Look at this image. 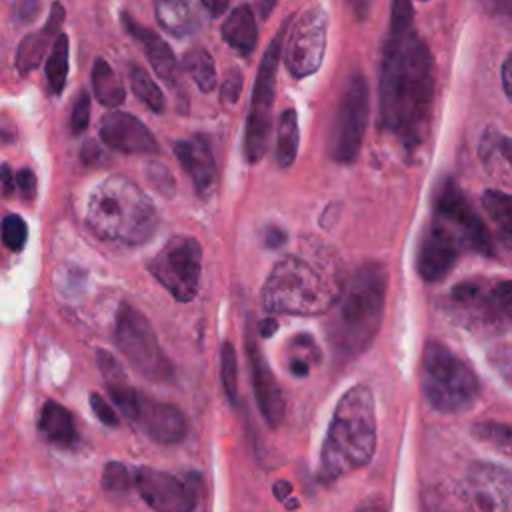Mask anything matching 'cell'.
<instances>
[{
    "mask_svg": "<svg viewBox=\"0 0 512 512\" xmlns=\"http://www.w3.org/2000/svg\"><path fill=\"white\" fill-rule=\"evenodd\" d=\"M434 88V56L414 28V6L396 0L382 50L378 124L406 150L418 148L428 134Z\"/></svg>",
    "mask_w": 512,
    "mask_h": 512,
    "instance_id": "1",
    "label": "cell"
},
{
    "mask_svg": "<svg viewBox=\"0 0 512 512\" xmlns=\"http://www.w3.org/2000/svg\"><path fill=\"white\" fill-rule=\"evenodd\" d=\"M386 268L378 262L362 264L336 304L334 318L326 324L328 342L340 358H356L376 338L386 302Z\"/></svg>",
    "mask_w": 512,
    "mask_h": 512,
    "instance_id": "2",
    "label": "cell"
},
{
    "mask_svg": "<svg viewBox=\"0 0 512 512\" xmlns=\"http://www.w3.org/2000/svg\"><path fill=\"white\" fill-rule=\"evenodd\" d=\"M376 450V408L372 390L352 386L338 400L322 448L320 474L336 480L366 466Z\"/></svg>",
    "mask_w": 512,
    "mask_h": 512,
    "instance_id": "3",
    "label": "cell"
},
{
    "mask_svg": "<svg viewBox=\"0 0 512 512\" xmlns=\"http://www.w3.org/2000/svg\"><path fill=\"white\" fill-rule=\"evenodd\" d=\"M342 292L334 268H326L318 258L288 256L270 270L262 286V304L268 312L314 316L338 304Z\"/></svg>",
    "mask_w": 512,
    "mask_h": 512,
    "instance_id": "4",
    "label": "cell"
},
{
    "mask_svg": "<svg viewBox=\"0 0 512 512\" xmlns=\"http://www.w3.org/2000/svg\"><path fill=\"white\" fill-rule=\"evenodd\" d=\"M86 222L104 240L136 246L156 232L158 212L136 182L110 176L90 192Z\"/></svg>",
    "mask_w": 512,
    "mask_h": 512,
    "instance_id": "5",
    "label": "cell"
},
{
    "mask_svg": "<svg viewBox=\"0 0 512 512\" xmlns=\"http://www.w3.org/2000/svg\"><path fill=\"white\" fill-rule=\"evenodd\" d=\"M420 384L426 402L440 414L464 412L480 396L476 372L456 352L436 340L424 348Z\"/></svg>",
    "mask_w": 512,
    "mask_h": 512,
    "instance_id": "6",
    "label": "cell"
},
{
    "mask_svg": "<svg viewBox=\"0 0 512 512\" xmlns=\"http://www.w3.org/2000/svg\"><path fill=\"white\" fill-rule=\"evenodd\" d=\"M114 344L140 376L154 382L172 380V364L162 352L150 320L126 302L116 312Z\"/></svg>",
    "mask_w": 512,
    "mask_h": 512,
    "instance_id": "7",
    "label": "cell"
},
{
    "mask_svg": "<svg viewBox=\"0 0 512 512\" xmlns=\"http://www.w3.org/2000/svg\"><path fill=\"white\" fill-rule=\"evenodd\" d=\"M290 24L292 22L286 20L276 32V36L270 40L256 72L250 110L246 118V130H244V156L250 164L260 162L268 148L270 126H272V106H274V94H276V72H278L280 54H282L284 34H286V28H290Z\"/></svg>",
    "mask_w": 512,
    "mask_h": 512,
    "instance_id": "8",
    "label": "cell"
},
{
    "mask_svg": "<svg viewBox=\"0 0 512 512\" xmlns=\"http://www.w3.org/2000/svg\"><path fill=\"white\" fill-rule=\"evenodd\" d=\"M368 124V86L362 72H352L340 94L330 130V158L340 164L356 160Z\"/></svg>",
    "mask_w": 512,
    "mask_h": 512,
    "instance_id": "9",
    "label": "cell"
},
{
    "mask_svg": "<svg viewBox=\"0 0 512 512\" xmlns=\"http://www.w3.org/2000/svg\"><path fill=\"white\" fill-rule=\"evenodd\" d=\"M202 248L192 236H172L148 262L150 274L180 302H190L198 292Z\"/></svg>",
    "mask_w": 512,
    "mask_h": 512,
    "instance_id": "10",
    "label": "cell"
},
{
    "mask_svg": "<svg viewBox=\"0 0 512 512\" xmlns=\"http://www.w3.org/2000/svg\"><path fill=\"white\" fill-rule=\"evenodd\" d=\"M434 218H438L454 232L464 250H472L482 256H494V242L484 220L470 206L464 192L452 178H446L436 190Z\"/></svg>",
    "mask_w": 512,
    "mask_h": 512,
    "instance_id": "11",
    "label": "cell"
},
{
    "mask_svg": "<svg viewBox=\"0 0 512 512\" xmlns=\"http://www.w3.org/2000/svg\"><path fill=\"white\" fill-rule=\"evenodd\" d=\"M456 502L464 512H512V470L474 462L456 488Z\"/></svg>",
    "mask_w": 512,
    "mask_h": 512,
    "instance_id": "12",
    "label": "cell"
},
{
    "mask_svg": "<svg viewBox=\"0 0 512 512\" xmlns=\"http://www.w3.org/2000/svg\"><path fill=\"white\" fill-rule=\"evenodd\" d=\"M328 18L322 6L304 10L292 24L284 44V62L290 74L302 78L314 74L324 58Z\"/></svg>",
    "mask_w": 512,
    "mask_h": 512,
    "instance_id": "13",
    "label": "cell"
},
{
    "mask_svg": "<svg viewBox=\"0 0 512 512\" xmlns=\"http://www.w3.org/2000/svg\"><path fill=\"white\" fill-rule=\"evenodd\" d=\"M194 480L196 476L182 480L148 466L138 468L134 474L138 494L156 512H194L200 494V484H194Z\"/></svg>",
    "mask_w": 512,
    "mask_h": 512,
    "instance_id": "14",
    "label": "cell"
},
{
    "mask_svg": "<svg viewBox=\"0 0 512 512\" xmlns=\"http://www.w3.org/2000/svg\"><path fill=\"white\" fill-rule=\"evenodd\" d=\"M450 314L470 330L500 332L506 326L494 296V284L468 280L460 282L448 294Z\"/></svg>",
    "mask_w": 512,
    "mask_h": 512,
    "instance_id": "15",
    "label": "cell"
},
{
    "mask_svg": "<svg viewBox=\"0 0 512 512\" xmlns=\"http://www.w3.org/2000/svg\"><path fill=\"white\" fill-rule=\"evenodd\" d=\"M464 246L454 236V232L442 224L438 218H432L426 232L422 234L418 254H416V270L426 282L444 280L458 262Z\"/></svg>",
    "mask_w": 512,
    "mask_h": 512,
    "instance_id": "16",
    "label": "cell"
},
{
    "mask_svg": "<svg viewBox=\"0 0 512 512\" xmlns=\"http://www.w3.org/2000/svg\"><path fill=\"white\" fill-rule=\"evenodd\" d=\"M98 134L106 146L118 152L156 154L160 150L150 128L128 112H120V110L106 112L100 118Z\"/></svg>",
    "mask_w": 512,
    "mask_h": 512,
    "instance_id": "17",
    "label": "cell"
},
{
    "mask_svg": "<svg viewBox=\"0 0 512 512\" xmlns=\"http://www.w3.org/2000/svg\"><path fill=\"white\" fill-rule=\"evenodd\" d=\"M246 350H248L252 384H254V394H256L260 414L270 428H278L284 418V410H286V400H284L282 388L250 332L246 336Z\"/></svg>",
    "mask_w": 512,
    "mask_h": 512,
    "instance_id": "18",
    "label": "cell"
},
{
    "mask_svg": "<svg viewBox=\"0 0 512 512\" xmlns=\"http://www.w3.org/2000/svg\"><path fill=\"white\" fill-rule=\"evenodd\" d=\"M174 154L190 176L200 198H210L218 184V168L208 140L202 134L178 140L174 144Z\"/></svg>",
    "mask_w": 512,
    "mask_h": 512,
    "instance_id": "19",
    "label": "cell"
},
{
    "mask_svg": "<svg viewBox=\"0 0 512 512\" xmlns=\"http://www.w3.org/2000/svg\"><path fill=\"white\" fill-rule=\"evenodd\" d=\"M136 424L160 444H176L186 436V418L174 404L140 394Z\"/></svg>",
    "mask_w": 512,
    "mask_h": 512,
    "instance_id": "20",
    "label": "cell"
},
{
    "mask_svg": "<svg viewBox=\"0 0 512 512\" xmlns=\"http://www.w3.org/2000/svg\"><path fill=\"white\" fill-rule=\"evenodd\" d=\"M478 160L484 172L504 188L512 190V136L490 126L478 140Z\"/></svg>",
    "mask_w": 512,
    "mask_h": 512,
    "instance_id": "21",
    "label": "cell"
},
{
    "mask_svg": "<svg viewBox=\"0 0 512 512\" xmlns=\"http://www.w3.org/2000/svg\"><path fill=\"white\" fill-rule=\"evenodd\" d=\"M120 20H122L126 32H128L132 38H136V40L144 46V52H146V56H148V60H150L154 72H156L162 80H166L168 84H172V86L178 84L180 72H182V64H178V60H176V56L172 54L170 46H168L156 32H152L150 28H144L142 24H138L130 14L122 12Z\"/></svg>",
    "mask_w": 512,
    "mask_h": 512,
    "instance_id": "22",
    "label": "cell"
},
{
    "mask_svg": "<svg viewBox=\"0 0 512 512\" xmlns=\"http://www.w3.org/2000/svg\"><path fill=\"white\" fill-rule=\"evenodd\" d=\"M64 22V8L60 4H52L50 8V16L44 22V26L36 32H30L28 36L22 38V42L18 44V52H16V70L20 74H28L34 68H38V64L42 62L48 46L56 42V38L60 36L58 30Z\"/></svg>",
    "mask_w": 512,
    "mask_h": 512,
    "instance_id": "23",
    "label": "cell"
},
{
    "mask_svg": "<svg viewBox=\"0 0 512 512\" xmlns=\"http://www.w3.org/2000/svg\"><path fill=\"white\" fill-rule=\"evenodd\" d=\"M38 428L48 442L60 448H72L78 442L72 414L54 400L44 402L38 418Z\"/></svg>",
    "mask_w": 512,
    "mask_h": 512,
    "instance_id": "24",
    "label": "cell"
},
{
    "mask_svg": "<svg viewBox=\"0 0 512 512\" xmlns=\"http://www.w3.org/2000/svg\"><path fill=\"white\" fill-rule=\"evenodd\" d=\"M222 38L240 54H250L258 42L256 18L250 6H236L222 24Z\"/></svg>",
    "mask_w": 512,
    "mask_h": 512,
    "instance_id": "25",
    "label": "cell"
},
{
    "mask_svg": "<svg viewBox=\"0 0 512 512\" xmlns=\"http://www.w3.org/2000/svg\"><path fill=\"white\" fill-rule=\"evenodd\" d=\"M154 10H156L158 24L174 36H188L200 26L198 16L188 2H180V0L158 2Z\"/></svg>",
    "mask_w": 512,
    "mask_h": 512,
    "instance_id": "26",
    "label": "cell"
},
{
    "mask_svg": "<svg viewBox=\"0 0 512 512\" xmlns=\"http://www.w3.org/2000/svg\"><path fill=\"white\" fill-rule=\"evenodd\" d=\"M92 88L96 100L108 108H116L126 100L124 84L104 58H96L92 64Z\"/></svg>",
    "mask_w": 512,
    "mask_h": 512,
    "instance_id": "27",
    "label": "cell"
},
{
    "mask_svg": "<svg viewBox=\"0 0 512 512\" xmlns=\"http://www.w3.org/2000/svg\"><path fill=\"white\" fill-rule=\"evenodd\" d=\"M300 144V128H298V116L294 108H286L278 120V130H276V164L280 168L292 166L296 152Z\"/></svg>",
    "mask_w": 512,
    "mask_h": 512,
    "instance_id": "28",
    "label": "cell"
},
{
    "mask_svg": "<svg viewBox=\"0 0 512 512\" xmlns=\"http://www.w3.org/2000/svg\"><path fill=\"white\" fill-rule=\"evenodd\" d=\"M482 206L488 218L494 222L504 244L512 250V192L486 190L482 194Z\"/></svg>",
    "mask_w": 512,
    "mask_h": 512,
    "instance_id": "29",
    "label": "cell"
},
{
    "mask_svg": "<svg viewBox=\"0 0 512 512\" xmlns=\"http://www.w3.org/2000/svg\"><path fill=\"white\" fill-rule=\"evenodd\" d=\"M182 68L192 76V80L202 92H210L216 86L214 58L204 46L188 48L182 56Z\"/></svg>",
    "mask_w": 512,
    "mask_h": 512,
    "instance_id": "30",
    "label": "cell"
},
{
    "mask_svg": "<svg viewBox=\"0 0 512 512\" xmlns=\"http://www.w3.org/2000/svg\"><path fill=\"white\" fill-rule=\"evenodd\" d=\"M472 436L480 444L494 450L496 454L512 458V424L494 422V420L476 422L472 426Z\"/></svg>",
    "mask_w": 512,
    "mask_h": 512,
    "instance_id": "31",
    "label": "cell"
},
{
    "mask_svg": "<svg viewBox=\"0 0 512 512\" xmlns=\"http://www.w3.org/2000/svg\"><path fill=\"white\" fill-rule=\"evenodd\" d=\"M128 82H130L132 92L138 96V100L144 102L152 112H162L166 108L162 90L156 86V82L150 78V74L134 62L128 64Z\"/></svg>",
    "mask_w": 512,
    "mask_h": 512,
    "instance_id": "32",
    "label": "cell"
},
{
    "mask_svg": "<svg viewBox=\"0 0 512 512\" xmlns=\"http://www.w3.org/2000/svg\"><path fill=\"white\" fill-rule=\"evenodd\" d=\"M68 76V36L60 32L56 38L52 52L46 62V80H48V90L56 96L64 90Z\"/></svg>",
    "mask_w": 512,
    "mask_h": 512,
    "instance_id": "33",
    "label": "cell"
},
{
    "mask_svg": "<svg viewBox=\"0 0 512 512\" xmlns=\"http://www.w3.org/2000/svg\"><path fill=\"white\" fill-rule=\"evenodd\" d=\"M220 378H222V388L226 398L234 404L238 400V356L232 342L222 344Z\"/></svg>",
    "mask_w": 512,
    "mask_h": 512,
    "instance_id": "34",
    "label": "cell"
},
{
    "mask_svg": "<svg viewBox=\"0 0 512 512\" xmlns=\"http://www.w3.org/2000/svg\"><path fill=\"white\" fill-rule=\"evenodd\" d=\"M28 238V226L18 214H8L2 220V242L10 252H20Z\"/></svg>",
    "mask_w": 512,
    "mask_h": 512,
    "instance_id": "35",
    "label": "cell"
},
{
    "mask_svg": "<svg viewBox=\"0 0 512 512\" xmlns=\"http://www.w3.org/2000/svg\"><path fill=\"white\" fill-rule=\"evenodd\" d=\"M144 174H146L148 182L158 192H162L164 196H172V192H174V178H172V172L168 170V166L164 162L148 160L146 166H144Z\"/></svg>",
    "mask_w": 512,
    "mask_h": 512,
    "instance_id": "36",
    "label": "cell"
},
{
    "mask_svg": "<svg viewBox=\"0 0 512 512\" xmlns=\"http://www.w3.org/2000/svg\"><path fill=\"white\" fill-rule=\"evenodd\" d=\"M134 476H130L128 468L122 462H108L102 472V486L110 492H126Z\"/></svg>",
    "mask_w": 512,
    "mask_h": 512,
    "instance_id": "37",
    "label": "cell"
},
{
    "mask_svg": "<svg viewBox=\"0 0 512 512\" xmlns=\"http://www.w3.org/2000/svg\"><path fill=\"white\" fill-rule=\"evenodd\" d=\"M288 350H290L288 360H300V362H306V364H312V362L320 360L318 346L314 344V340L308 334L294 336L288 344Z\"/></svg>",
    "mask_w": 512,
    "mask_h": 512,
    "instance_id": "38",
    "label": "cell"
},
{
    "mask_svg": "<svg viewBox=\"0 0 512 512\" xmlns=\"http://www.w3.org/2000/svg\"><path fill=\"white\" fill-rule=\"evenodd\" d=\"M90 122V96L86 92H80L74 100L72 114H70V128L72 134H80L88 128Z\"/></svg>",
    "mask_w": 512,
    "mask_h": 512,
    "instance_id": "39",
    "label": "cell"
},
{
    "mask_svg": "<svg viewBox=\"0 0 512 512\" xmlns=\"http://www.w3.org/2000/svg\"><path fill=\"white\" fill-rule=\"evenodd\" d=\"M494 296H496V304H498V310H500L506 326H510L512 324V280L496 282Z\"/></svg>",
    "mask_w": 512,
    "mask_h": 512,
    "instance_id": "40",
    "label": "cell"
},
{
    "mask_svg": "<svg viewBox=\"0 0 512 512\" xmlns=\"http://www.w3.org/2000/svg\"><path fill=\"white\" fill-rule=\"evenodd\" d=\"M90 406L94 410V414L98 416V420L106 426H118V416H116V410L96 392L90 394Z\"/></svg>",
    "mask_w": 512,
    "mask_h": 512,
    "instance_id": "41",
    "label": "cell"
},
{
    "mask_svg": "<svg viewBox=\"0 0 512 512\" xmlns=\"http://www.w3.org/2000/svg\"><path fill=\"white\" fill-rule=\"evenodd\" d=\"M14 186H18L24 200H32L36 196V174L30 168H22L14 176Z\"/></svg>",
    "mask_w": 512,
    "mask_h": 512,
    "instance_id": "42",
    "label": "cell"
},
{
    "mask_svg": "<svg viewBox=\"0 0 512 512\" xmlns=\"http://www.w3.org/2000/svg\"><path fill=\"white\" fill-rule=\"evenodd\" d=\"M240 88H242V74H238L236 70H230L222 84V100L226 104H234L240 96Z\"/></svg>",
    "mask_w": 512,
    "mask_h": 512,
    "instance_id": "43",
    "label": "cell"
},
{
    "mask_svg": "<svg viewBox=\"0 0 512 512\" xmlns=\"http://www.w3.org/2000/svg\"><path fill=\"white\" fill-rule=\"evenodd\" d=\"M500 80H502V90L506 94V98L510 100L512 104V52H508L502 60V66H500Z\"/></svg>",
    "mask_w": 512,
    "mask_h": 512,
    "instance_id": "44",
    "label": "cell"
},
{
    "mask_svg": "<svg viewBox=\"0 0 512 512\" xmlns=\"http://www.w3.org/2000/svg\"><path fill=\"white\" fill-rule=\"evenodd\" d=\"M264 240H266V246L278 248V246H282L286 242V234L278 226H270L266 230V234H264Z\"/></svg>",
    "mask_w": 512,
    "mask_h": 512,
    "instance_id": "45",
    "label": "cell"
},
{
    "mask_svg": "<svg viewBox=\"0 0 512 512\" xmlns=\"http://www.w3.org/2000/svg\"><path fill=\"white\" fill-rule=\"evenodd\" d=\"M80 156H82V160H84L86 164L96 162V158H100V148H98V144H96L94 140H86L84 146H82Z\"/></svg>",
    "mask_w": 512,
    "mask_h": 512,
    "instance_id": "46",
    "label": "cell"
},
{
    "mask_svg": "<svg viewBox=\"0 0 512 512\" xmlns=\"http://www.w3.org/2000/svg\"><path fill=\"white\" fill-rule=\"evenodd\" d=\"M272 492L274 496L280 500V502H286L288 494L292 492V484L288 480H278L274 486H272Z\"/></svg>",
    "mask_w": 512,
    "mask_h": 512,
    "instance_id": "47",
    "label": "cell"
},
{
    "mask_svg": "<svg viewBox=\"0 0 512 512\" xmlns=\"http://www.w3.org/2000/svg\"><path fill=\"white\" fill-rule=\"evenodd\" d=\"M276 330H278V322H276L274 318H266V320H262L260 326H258V332H260L262 338L272 336Z\"/></svg>",
    "mask_w": 512,
    "mask_h": 512,
    "instance_id": "48",
    "label": "cell"
},
{
    "mask_svg": "<svg viewBox=\"0 0 512 512\" xmlns=\"http://www.w3.org/2000/svg\"><path fill=\"white\" fill-rule=\"evenodd\" d=\"M202 6H204V8L210 12V16H214V18H216V16H220V14L228 8V4H226V2H212V0H204V2H202Z\"/></svg>",
    "mask_w": 512,
    "mask_h": 512,
    "instance_id": "49",
    "label": "cell"
},
{
    "mask_svg": "<svg viewBox=\"0 0 512 512\" xmlns=\"http://www.w3.org/2000/svg\"><path fill=\"white\" fill-rule=\"evenodd\" d=\"M12 174H10V168H8V164H4L2 166V190H4V196H10L12 194V190H14V186H12Z\"/></svg>",
    "mask_w": 512,
    "mask_h": 512,
    "instance_id": "50",
    "label": "cell"
},
{
    "mask_svg": "<svg viewBox=\"0 0 512 512\" xmlns=\"http://www.w3.org/2000/svg\"><path fill=\"white\" fill-rule=\"evenodd\" d=\"M356 512H386V510L380 504H364Z\"/></svg>",
    "mask_w": 512,
    "mask_h": 512,
    "instance_id": "51",
    "label": "cell"
},
{
    "mask_svg": "<svg viewBox=\"0 0 512 512\" xmlns=\"http://www.w3.org/2000/svg\"><path fill=\"white\" fill-rule=\"evenodd\" d=\"M258 8H262V10H264V14H262V18H266V14H268V10H270V8H274V4H272V2H270V4H258Z\"/></svg>",
    "mask_w": 512,
    "mask_h": 512,
    "instance_id": "52",
    "label": "cell"
}]
</instances>
